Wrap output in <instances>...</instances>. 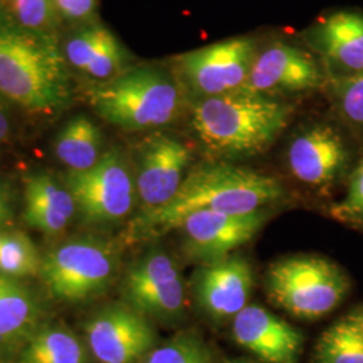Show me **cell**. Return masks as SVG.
Masks as SVG:
<instances>
[{
    "instance_id": "cell-1",
    "label": "cell",
    "mask_w": 363,
    "mask_h": 363,
    "mask_svg": "<svg viewBox=\"0 0 363 363\" xmlns=\"http://www.w3.org/2000/svg\"><path fill=\"white\" fill-rule=\"evenodd\" d=\"M0 97L35 116L65 109L72 81L57 38L0 21Z\"/></svg>"
},
{
    "instance_id": "cell-2",
    "label": "cell",
    "mask_w": 363,
    "mask_h": 363,
    "mask_svg": "<svg viewBox=\"0 0 363 363\" xmlns=\"http://www.w3.org/2000/svg\"><path fill=\"white\" fill-rule=\"evenodd\" d=\"M289 105L253 91L195 99L191 127L208 155L241 159L259 155L286 130Z\"/></svg>"
},
{
    "instance_id": "cell-3",
    "label": "cell",
    "mask_w": 363,
    "mask_h": 363,
    "mask_svg": "<svg viewBox=\"0 0 363 363\" xmlns=\"http://www.w3.org/2000/svg\"><path fill=\"white\" fill-rule=\"evenodd\" d=\"M281 196L283 187L272 177L223 162L208 163L189 171L167 205L142 214L140 228L167 232L193 213H252Z\"/></svg>"
},
{
    "instance_id": "cell-4",
    "label": "cell",
    "mask_w": 363,
    "mask_h": 363,
    "mask_svg": "<svg viewBox=\"0 0 363 363\" xmlns=\"http://www.w3.org/2000/svg\"><path fill=\"white\" fill-rule=\"evenodd\" d=\"M88 100L99 116L121 130H155L179 116L183 88L163 69L139 66L94 84Z\"/></svg>"
},
{
    "instance_id": "cell-5",
    "label": "cell",
    "mask_w": 363,
    "mask_h": 363,
    "mask_svg": "<svg viewBox=\"0 0 363 363\" xmlns=\"http://www.w3.org/2000/svg\"><path fill=\"white\" fill-rule=\"evenodd\" d=\"M265 284L277 307L308 320L334 311L350 289L343 269L319 256H294L274 262Z\"/></svg>"
},
{
    "instance_id": "cell-6",
    "label": "cell",
    "mask_w": 363,
    "mask_h": 363,
    "mask_svg": "<svg viewBox=\"0 0 363 363\" xmlns=\"http://www.w3.org/2000/svg\"><path fill=\"white\" fill-rule=\"evenodd\" d=\"M116 272L115 247L94 237H74L43 256L39 277L55 300L82 303L103 295Z\"/></svg>"
},
{
    "instance_id": "cell-7",
    "label": "cell",
    "mask_w": 363,
    "mask_h": 363,
    "mask_svg": "<svg viewBox=\"0 0 363 363\" xmlns=\"http://www.w3.org/2000/svg\"><path fill=\"white\" fill-rule=\"evenodd\" d=\"M64 183L74 198L81 220L88 225H116L135 206L133 171L118 150L104 152L91 169L67 171Z\"/></svg>"
},
{
    "instance_id": "cell-8",
    "label": "cell",
    "mask_w": 363,
    "mask_h": 363,
    "mask_svg": "<svg viewBox=\"0 0 363 363\" xmlns=\"http://www.w3.org/2000/svg\"><path fill=\"white\" fill-rule=\"evenodd\" d=\"M257 50L255 39L237 37L184 52L175 60L178 81L194 100L241 91Z\"/></svg>"
},
{
    "instance_id": "cell-9",
    "label": "cell",
    "mask_w": 363,
    "mask_h": 363,
    "mask_svg": "<svg viewBox=\"0 0 363 363\" xmlns=\"http://www.w3.org/2000/svg\"><path fill=\"white\" fill-rule=\"evenodd\" d=\"M127 304L148 319L172 322L186 307L179 268L163 250H150L130 265L123 281Z\"/></svg>"
},
{
    "instance_id": "cell-10",
    "label": "cell",
    "mask_w": 363,
    "mask_h": 363,
    "mask_svg": "<svg viewBox=\"0 0 363 363\" xmlns=\"http://www.w3.org/2000/svg\"><path fill=\"white\" fill-rule=\"evenodd\" d=\"M191 150L179 139L154 133L138 145L133 179L144 213L163 208L178 193L189 174Z\"/></svg>"
},
{
    "instance_id": "cell-11",
    "label": "cell",
    "mask_w": 363,
    "mask_h": 363,
    "mask_svg": "<svg viewBox=\"0 0 363 363\" xmlns=\"http://www.w3.org/2000/svg\"><path fill=\"white\" fill-rule=\"evenodd\" d=\"M86 345L100 363H136L155 347L156 333L148 318L128 304H112L85 323Z\"/></svg>"
},
{
    "instance_id": "cell-12",
    "label": "cell",
    "mask_w": 363,
    "mask_h": 363,
    "mask_svg": "<svg viewBox=\"0 0 363 363\" xmlns=\"http://www.w3.org/2000/svg\"><path fill=\"white\" fill-rule=\"evenodd\" d=\"M262 208L244 214L198 211L187 216L177 226L181 230L184 250L191 259L203 264L216 262L249 242L267 222Z\"/></svg>"
},
{
    "instance_id": "cell-13",
    "label": "cell",
    "mask_w": 363,
    "mask_h": 363,
    "mask_svg": "<svg viewBox=\"0 0 363 363\" xmlns=\"http://www.w3.org/2000/svg\"><path fill=\"white\" fill-rule=\"evenodd\" d=\"M325 84V70L315 55L286 42H274L257 50L244 89L276 99L279 94L315 91Z\"/></svg>"
},
{
    "instance_id": "cell-14",
    "label": "cell",
    "mask_w": 363,
    "mask_h": 363,
    "mask_svg": "<svg viewBox=\"0 0 363 363\" xmlns=\"http://www.w3.org/2000/svg\"><path fill=\"white\" fill-rule=\"evenodd\" d=\"M304 38L323 67L327 79L363 72V13L340 10L318 19Z\"/></svg>"
},
{
    "instance_id": "cell-15",
    "label": "cell",
    "mask_w": 363,
    "mask_h": 363,
    "mask_svg": "<svg viewBox=\"0 0 363 363\" xmlns=\"http://www.w3.org/2000/svg\"><path fill=\"white\" fill-rule=\"evenodd\" d=\"M286 160L296 179L311 187H327L347 169L350 150L334 127L313 124L292 139Z\"/></svg>"
},
{
    "instance_id": "cell-16",
    "label": "cell",
    "mask_w": 363,
    "mask_h": 363,
    "mask_svg": "<svg viewBox=\"0 0 363 363\" xmlns=\"http://www.w3.org/2000/svg\"><path fill=\"white\" fill-rule=\"evenodd\" d=\"M253 269L249 261L230 255L203 264L194 277V292L202 311L216 322L234 319L247 306L253 289Z\"/></svg>"
},
{
    "instance_id": "cell-17",
    "label": "cell",
    "mask_w": 363,
    "mask_h": 363,
    "mask_svg": "<svg viewBox=\"0 0 363 363\" xmlns=\"http://www.w3.org/2000/svg\"><path fill=\"white\" fill-rule=\"evenodd\" d=\"M238 346L265 363H298L304 337L298 328L259 306L238 312L232 325Z\"/></svg>"
},
{
    "instance_id": "cell-18",
    "label": "cell",
    "mask_w": 363,
    "mask_h": 363,
    "mask_svg": "<svg viewBox=\"0 0 363 363\" xmlns=\"http://www.w3.org/2000/svg\"><path fill=\"white\" fill-rule=\"evenodd\" d=\"M23 218L27 225L46 235H58L77 213L76 202L65 183L45 172L25 178Z\"/></svg>"
},
{
    "instance_id": "cell-19",
    "label": "cell",
    "mask_w": 363,
    "mask_h": 363,
    "mask_svg": "<svg viewBox=\"0 0 363 363\" xmlns=\"http://www.w3.org/2000/svg\"><path fill=\"white\" fill-rule=\"evenodd\" d=\"M35 294L19 279L0 273V352L21 350L40 327Z\"/></svg>"
},
{
    "instance_id": "cell-20",
    "label": "cell",
    "mask_w": 363,
    "mask_h": 363,
    "mask_svg": "<svg viewBox=\"0 0 363 363\" xmlns=\"http://www.w3.org/2000/svg\"><path fill=\"white\" fill-rule=\"evenodd\" d=\"M54 154L67 171L91 169L104 154L101 130L89 117H72L54 139Z\"/></svg>"
},
{
    "instance_id": "cell-21",
    "label": "cell",
    "mask_w": 363,
    "mask_h": 363,
    "mask_svg": "<svg viewBox=\"0 0 363 363\" xmlns=\"http://www.w3.org/2000/svg\"><path fill=\"white\" fill-rule=\"evenodd\" d=\"M18 363H88V351L65 325H40L19 350Z\"/></svg>"
},
{
    "instance_id": "cell-22",
    "label": "cell",
    "mask_w": 363,
    "mask_h": 363,
    "mask_svg": "<svg viewBox=\"0 0 363 363\" xmlns=\"http://www.w3.org/2000/svg\"><path fill=\"white\" fill-rule=\"evenodd\" d=\"M315 363H363V307L339 318L320 335Z\"/></svg>"
},
{
    "instance_id": "cell-23",
    "label": "cell",
    "mask_w": 363,
    "mask_h": 363,
    "mask_svg": "<svg viewBox=\"0 0 363 363\" xmlns=\"http://www.w3.org/2000/svg\"><path fill=\"white\" fill-rule=\"evenodd\" d=\"M43 257L33 240L22 230L1 235L0 273L13 279L35 277L42 271Z\"/></svg>"
},
{
    "instance_id": "cell-24",
    "label": "cell",
    "mask_w": 363,
    "mask_h": 363,
    "mask_svg": "<svg viewBox=\"0 0 363 363\" xmlns=\"http://www.w3.org/2000/svg\"><path fill=\"white\" fill-rule=\"evenodd\" d=\"M9 21L16 26L40 35L57 38L61 19L57 13L54 0H1Z\"/></svg>"
},
{
    "instance_id": "cell-25",
    "label": "cell",
    "mask_w": 363,
    "mask_h": 363,
    "mask_svg": "<svg viewBox=\"0 0 363 363\" xmlns=\"http://www.w3.org/2000/svg\"><path fill=\"white\" fill-rule=\"evenodd\" d=\"M142 363H213V352L195 333H179L154 347Z\"/></svg>"
},
{
    "instance_id": "cell-26",
    "label": "cell",
    "mask_w": 363,
    "mask_h": 363,
    "mask_svg": "<svg viewBox=\"0 0 363 363\" xmlns=\"http://www.w3.org/2000/svg\"><path fill=\"white\" fill-rule=\"evenodd\" d=\"M325 85L337 115L352 130L363 133V72L351 77L327 79Z\"/></svg>"
},
{
    "instance_id": "cell-27",
    "label": "cell",
    "mask_w": 363,
    "mask_h": 363,
    "mask_svg": "<svg viewBox=\"0 0 363 363\" xmlns=\"http://www.w3.org/2000/svg\"><path fill=\"white\" fill-rule=\"evenodd\" d=\"M113 33L101 25H85L70 35L62 49L67 65L84 73L85 69L96 60L105 45L113 38Z\"/></svg>"
},
{
    "instance_id": "cell-28",
    "label": "cell",
    "mask_w": 363,
    "mask_h": 363,
    "mask_svg": "<svg viewBox=\"0 0 363 363\" xmlns=\"http://www.w3.org/2000/svg\"><path fill=\"white\" fill-rule=\"evenodd\" d=\"M331 216L343 223L363 228V162L351 172L346 195L331 208Z\"/></svg>"
},
{
    "instance_id": "cell-29",
    "label": "cell",
    "mask_w": 363,
    "mask_h": 363,
    "mask_svg": "<svg viewBox=\"0 0 363 363\" xmlns=\"http://www.w3.org/2000/svg\"><path fill=\"white\" fill-rule=\"evenodd\" d=\"M61 22L85 26L91 25L97 13V0H54Z\"/></svg>"
},
{
    "instance_id": "cell-30",
    "label": "cell",
    "mask_w": 363,
    "mask_h": 363,
    "mask_svg": "<svg viewBox=\"0 0 363 363\" xmlns=\"http://www.w3.org/2000/svg\"><path fill=\"white\" fill-rule=\"evenodd\" d=\"M13 195L9 182L0 179V225L13 218Z\"/></svg>"
},
{
    "instance_id": "cell-31",
    "label": "cell",
    "mask_w": 363,
    "mask_h": 363,
    "mask_svg": "<svg viewBox=\"0 0 363 363\" xmlns=\"http://www.w3.org/2000/svg\"><path fill=\"white\" fill-rule=\"evenodd\" d=\"M10 133V118L7 116L3 105L0 104V143H3Z\"/></svg>"
},
{
    "instance_id": "cell-32",
    "label": "cell",
    "mask_w": 363,
    "mask_h": 363,
    "mask_svg": "<svg viewBox=\"0 0 363 363\" xmlns=\"http://www.w3.org/2000/svg\"><path fill=\"white\" fill-rule=\"evenodd\" d=\"M223 363H253L249 362V361H242V359H234V361H226V362Z\"/></svg>"
},
{
    "instance_id": "cell-33",
    "label": "cell",
    "mask_w": 363,
    "mask_h": 363,
    "mask_svg": "<svg viewBox=\"0 0 363 363\" xmlns=\"http://www.w3.org/2000/svg\"><path fill=\"white\" fill-rule=\"evenodd\" d=\"M0 242H1V234H0Z\"/></svg>"
},
{
    "instance_id": "cell-34",
    "label": "cell",
    "mask_w": 363,
    "mask_h": 363,
    "mask_svg": "<svg viewBox=\"0 0 363 363\" xmlns=\"http://www.w3.org/2000/svg\"><path fill=\"white\" fill-rule=\"evenodd\" d=\"M0 363H4V362H1V361H0Z\"/></svg>"
}]
</instances>
